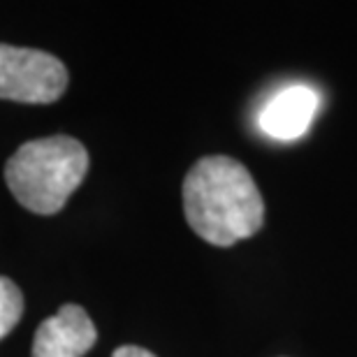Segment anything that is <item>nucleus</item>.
<instances>
[{"label": "nucleus", "instance_id": "1", "mask_svg": "<svg viewBox=\"0 0 357 357\" xmlns=\"http://www.w3.org/2000/svg\"><path fill=\"white\" fill-rule=\"evenodd\" d=\"M183 213L199 239L227 248L260 230L265 199L239 160L206 155L183 178Z\"/></svg>", "mask_w": 357, "mask_h": 357}, {"label": "nucleus", "instance_id": "2", "mask_svg": "<svg viewBox=\"0 0 357 357\" xmlns=\"http://www.w3.org/2000/svg\"><path fill=\"white\" fill-rule=\"evenodd\" d=\"M86 172V146L68 135H52L19 146L5 165V181L21 206L52 216L66 206Z\"/></svg>", "mask_w": 357, "mask_h": 357}, {"label": "nucleus", "instance_id": "3", "mask_svg": "<svg viewBox=\"0 0 357 357\" xmlns=\"http://www.w3.org/2000/svg\"><path fill=\"white\" fill-rule=\"evenodd\" d=\"M68 89L61 59L40 49L0 42V100L24 105H52Z\"/></svg>", "mask_w": 357, "mask_h": 357}, {"label": "nucleus", "instance_id": "4", "mask_svg": "<svg viewBox=\"0 0 357 357\" xmlns=\"http://www.w3.org/2000/svg\"><path fill=\"white\" fill-rule=\"evenodd\" d=\"M98 341V330L79 304H66L42 320L33 339V357H82Z\"/></svg>", "mask_w": 357, "mask_h": 357}, {"label": "nucleus", "instance_id": "5", "mask_svg": "<svg viewBox=\"0 0 357 357\" xmlns=\"http://www.w3.org/2000/svg\"><path fill=\"white\" fill-rule=\"evenodd\" d=\"M318 105V93L304 84H295V86L278 91L260 112V130L278 142H292L302 137L316 116Z\"/></svg>", "mask_w": 357, "mask_h": 357}, {"label": "nucleus", "instance_id": "6", "mask_svg": "<svg viewBox=\"0 0 357 357\" xmlns=\"http://www.w3.org/2000/svg\"><path fill=\"white\" fill-rule=\"evenodd\" d=\"M24 316V295L19 285L7 276H0V339H5Z\"/></svg>", "mask_w": 357, "mask_h": 357}, {"label": "nucleus", "instance_id": "7", "mask_svg": "<svg viewBox=\"0 0 357 357\" xmlns=\"http://www.w3.org/2000/svg\"><path fill=\"white\" fill-rule=\"evenodd\" d=\"M112 357H155L151 351H146V348H139V346H121L114 351Z\"/></svg>", "mask_w": 357, "mask_h": 357}]
</instances>
